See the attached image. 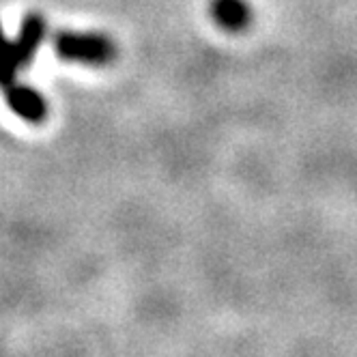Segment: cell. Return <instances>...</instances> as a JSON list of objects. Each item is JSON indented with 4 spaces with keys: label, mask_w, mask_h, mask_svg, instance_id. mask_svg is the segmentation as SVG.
Listing matches in <instances>:
<instances>
[{
    "label": "cell",
    "mask_w": 357,
    "mask_h": 357,
    "mask_svg": "<svg viewBox=\"0 0 357 357\" xmlns=\"http://www.w3.org/2000/svg\"><path fill=\"white\" fill-rule=\"evenodd\" d=\"M211 17L220 29L237 33L250 24L252 9L248 0H211Z\"/></svg>",
    "instance_id": "obj_3"
},
{
    "label": "cell",
    "mask_w": 357,
    "mask_h": 357,
    "mask_svg": "<svg viewBox=\"0 0 357 357\" xmlns=\"http://www.w3.org/2000/svg\"><path fill=\"white\" fill-rule=\"evenodd\" d=\"M45 35V24L39 15H29L22 24L17 41H7L0 33V86H13L15 73L29 65Z\"/></svg>",
    "instance_id": "obj_1"
},
{
    "label": "cell",
    "mask_w": 357,
    "mask_h": 357,
    "mask_svg": "<svg viewBox=\"0 0 357 357\" xmlns=\"http://www.w3.org/2000/svg\"><path fill=\"white\" fill-rule=\"evenodd\" d=\"M56 54L63 61H73V63H86V65H108L114 54L116 47L106 35H78V33H61L56 37Z\"/></svg>",
    "instance_id": "obj_2"
},
{
    "label": "cell",
    "mask_w": 357,
    "mask_h": 357,
    "mask_svg": "<svg viewBox=\"0 0 357 357\" xmlns=\"http://www.w3.org/2000/svg\"><path fill=\"white\" fill-rule=\"evenodd\" d=\"M7 101H9V106L13 112H17L22 119H26V121H33V123H39L43 121L47 108H45V101L43 97L29 89V86H9L7 91Z\"/></svg>",
    "instance_id": "obj_4"
}]
</instances>
